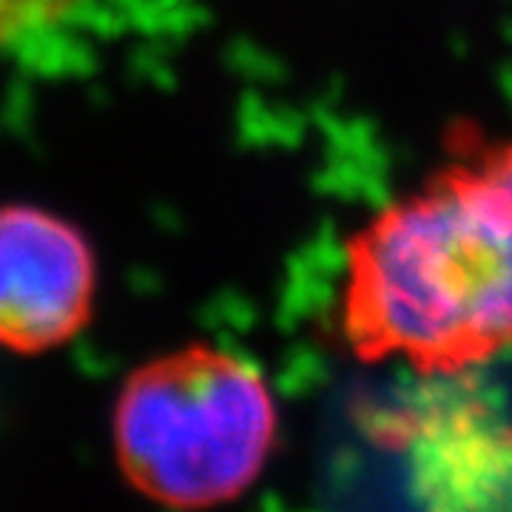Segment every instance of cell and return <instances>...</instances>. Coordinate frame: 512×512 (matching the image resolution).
I'll list each match as a JSON object with an SVG mask.
<instances>
[{"label":"cell","instance_id":"1","mask_svg":"<svg viewBox=\"0 0 512 512\" xmlns=\"http://www.w3.org/2000/svg\"><path fill=\"white\" fill-rule=\"evenodd\" d=\"M342 328L359 356L421 370L512 348V140L441 168L350 239Z\"/></svg>","mask_w":512,"mask_h":512},{"label":"cell","instance_id":"2","mask_svg":"<svg viewBox=\"0 0 512 512\" xmlns=\"http://www.w3.org/2000/svg\"><path fill=\"white\" fill-rule=\"evenodd\" d=\"M276 427L274 393L248 359L188 345L128 376L114 404V453L134 490L200 510L254 484Z\"/></svg>","mask_w":512,"mask_h":512},{"label":"cell","instance_id":"3","mask_svg":"<svg viewBox=\"0 0 512 512\" xmlns=\"http://www.w3.org/2000/svg\"><path fill=\"white\" fill-rule=\"evenodd\" d=\"M97 262L72 222L35 205L0 208V348L43 353L89 325Z\"/></svg>","mask_w":512,"mask_h":512},{"label":"cell","instance_id":"4","mask_svg":"<svg viewBox=\"0 0 512 512\" xmlns=\"http://www.w3.org/2000/svg\"><path fill=\"white\" fill-rule=\"evenodd\" d=\"M77 0H0V43L63 18Z\"/></svg>","mask_w":512,"mask_h":512}]
</instances>
